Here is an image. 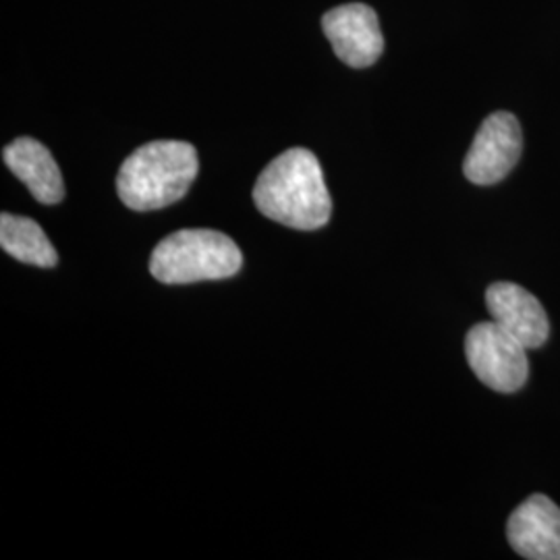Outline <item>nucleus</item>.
Returning a JSON list of instances; mask_svg holds the SVG:
<instances>
[{
	"label": "nucleus",
	"mask_w": 560,
	"mask_h": 560,
	"mask_svg": "<svg viewBox=\"0 0 560 560\" xmlns=\"http://www.w3.org/2000/svg\"><path fill=\"white\" fill-rule=\"evenodd\" d=\"M254 201L266 219L298 231L322 229L332 214L320 162L305 148L282 152L261 171Z\"/></svg>",
	"instance_id": "obj_1"
},
{
	"label": "nucleus",
	"mask_w": 560,
	"mask_h": 560,
	"mask_svg": "<svg viewBox=\"0 0 560 560\" xmlns=\"http://www.w3.org/2000/svg\"><path fill=\"white\" fill-rule=\"evenodd\" d=\"M198 171V152L191 143L152 141L122 162L117 191L120 201L131 210H161L185 198Z\"/></svg>",
	"instance_id": "obj_2"
},
{
	"label": "nucleus",
	"mask_w": 560,
	"mask_h": 560,
	"mask_svg": "<svg viewBox=\"0 0 560 560\" xmlns=\"http://www.w3.org/2000/svg\"><path fill=\"white\" fill-rule=\"evenodd\" d=\"M243 254L229 235L210 229H183L156 245L150 258L152 277L164 284H189L235 277Z\"/></svg>",
	"instance_id": "obj_3"
},
{
	"label": "nucleus",
	"mask_w": 560,
	"mask_h": 560,
	"mask_svg": "<svg viewBox=\"0 0 560 560\" xmlns=\"http://www.w3.org/2000/svg\"><path fill=\"white\" fill-rule=\"evenodd\" d=\"M527 347L511 337L494 320L476 324L465 337L469 368L488 388L515 393L529 376Z\"/></svg>",
	"instance_id": "obj_4"
},
{
	"label": "nucleus",
	"mask_w": 560,
	"mask_h": 560,
	"mask_svg": "<svg viewBox=\"0 0 560 560\" xmlns=\"http://www.w3.org/2000/svg\"><path fill=\"white\" fill-rule=\"evenodd\" d=\"M521 152L520 120L511 113H494L481 122L463 162V173L476 185H494L515 168Z\"/></svg>",
	"instance_id": "obj_5"
},
{
	"label": "nucleus",
	"mask_w": 560,
	"mask_h": 560,
	"mask_svg": "<svg viewBox=\"0 0 560 560\" xmlns=\"http://www.w3.org/2000/svg\"><path fill=\"white\" fill-rule=\"evenodd\" d=\"M322 30L335 55L353 69L372 67L384 50L378 15L363 2L340 4L322 18Z\"/></svg>",
	"instance_id": "obj_6"
},
{
	"label": "nucleus",
	"mask_w": 560,
	"mask_h": 560,
	"mask_svg": "<svg viewBox=\"0 0 560 560\" xmlns=\"http://www.w3.org/2000/svg\"><path fill=\"white\" fill-rule=\"evenodd\" d=\"M513 550L529 560H560V509L544 494L521 502L506 523Z\"/></svg>",
	"instance_id": "obj_7"
},
{
	"label": "nucleus",
	"mask_w": 560,
	"mask_h": 560,
	"mask_svg": "<svg viewBox=\"0 0 560 560\" xmlns=\"http://www.w3.org/2000/svg\"><path fill=\"white\" fill-rule=\"evenodd\" d=\"M486 307L501 328L527 349L541 347L548 335V316L529 291L515 282H494L486 291Z\"/></svg>",
	"instance_id": "obj_8"
},
{
	"label": "nucleus",
	"mask_w": 560,
	"mask_h": 560,
	"mask_svg": "<svg viewBox=\"0 0 560 560\" xmlns=\"http://www.w3.org/2000/svg\"><path fill=\"white\" fill-rule=\"evenodd\" d=\"M4 164L30 194L46 206H55L65 198V183L59 164L50 150L34 138H18L2 152Z\"/></svg>",
	"instance_id": "obj_9"
},
{
	"label": "nucleus",
	"mask_w": 560,
	"mask_h": 560,
	"mask_svg": "<svg viewBox=\"0 0 560 560\" xmlns=\"http://www.w3.org/2000/svg\"><path fill=\"white\" fill-rule=\"evenodd\" d=\"M0 245L11 258L30 266L55 268L59 264V254L40 224L25 217L7 212L0 217Z\"/></svg>",
	"instance_id": "obj_10"
}]
</instances>
